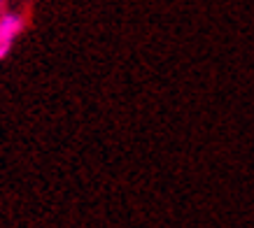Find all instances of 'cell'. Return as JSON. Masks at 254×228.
<instances>
[{
  "mask_svg": "<svg viewBox=\"0 0 254 228\" xmlns=\"http://www.w3.org/2000/svg\"><path fill=\"white\" fill-rule=\"evenodd\" d=\"M7 52H9V40H5L2 35H0V58H2Z\"/></svg>",
  "mask_w": 254,
  "mask_h": 228,
  "instance_id": "obj_2",
  "label": "cell"
},
{
  "mask_svg": "<svg viewBox=\"0 0 254 228\" xmlns=\"http://www.w3.org/2000/svg\"><path fill=\"white\" fill-rule=\"evenodd\" d=\"M21 26H23L21 16H16V14H5L2 19H0V35L12 42L16 33L21 31Z\"/></svg>",
  "mask_w": 254,
  "mask_h": 228,
  "instance_id": "obj_1",
  "label": "cell"
}]
</instances>
